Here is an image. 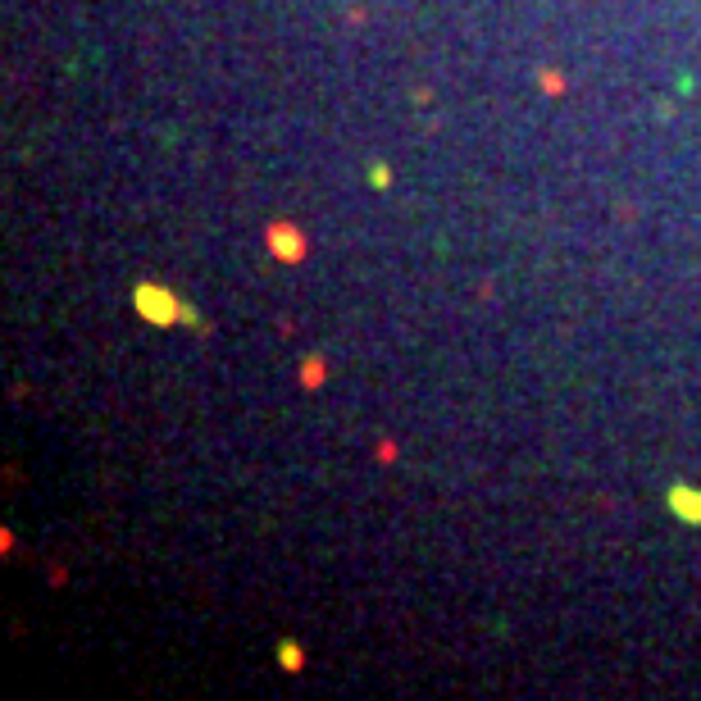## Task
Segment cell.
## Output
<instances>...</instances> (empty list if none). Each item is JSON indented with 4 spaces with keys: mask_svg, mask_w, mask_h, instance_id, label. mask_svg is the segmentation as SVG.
Wrapping results in <instances>:
<instances>
[{
    "mask_svg": "<svg viewBox=\"0 0 701 701\" xmlns=\"http://www.w3.org/2000/svg\"><path fill=\"white\" fill-rule=\"evenodd\" d=\"M370 183H374V187H388V183H392V173H388L383 164H374V173H370Z\"/></svg>",
    "mask_w": 701,
    "mask_h": 701,
    "instance_id": "ba28073f",
    "label": "cell"
},
{
    "mask_svg": "<svg viewBox=\"0 0 701 701\" xmlns=\"http://www.w3.org/2000/svg\"><path fill=\"white\" fill-rule=\"evenodd\" d=\"M264 237H269V255L282 260V264H301V260L310 255V242H305V232H301L291 219H273Z\"/></svg>",
    "mask_w": 701,
    "mask_h": 701,
    "instance_id": "7a4b0ae2",
    "label": "cell"
},
{
    "mask_svg": "<svg viewBox=\"0 0 701 701\" xmlns=\"http://www.w3.org/2000/svg\"><path fill=\"white\" fill-rule=\"evenodd\" d=\"M669 510L683 515V519H692V524H701V492L696 488H674L669 492Z\"/></svg>",
    "mask_w": 701,
    "mask_h": 701,
    "instance_id": "3957f363",
    "label": "cell"
},
{
    "mask_svg": "<svg viewBox=\"0 0 701 701\" xmlns=\"http://www.w3.org/2000/svg\"><path fill=\"white\" fill-rule=\"evenodd\" d=\"M133 305H137V314H142L146 323H155V328H169V323L187 319V305H183L164 282H142V287L133 291Z\"/></svg>",
    "mask_w": 701,
    "mask_h": 701,
    "instance_id": "6da1fadb",
    "label": "cell"
},
{
    "mask_svg": "<svg viewBox=\"0 0 701 701\" xmlns=\"http://www.w3.org/2000/svg\"><path fill=\"white\" fill-rule=\"evenodd\" d=\"M374 451H379V460H383V465H392V460H397V442H379Z\"/></svg>",
    "mask_w": 701,
    "mask_h": 701,
    "instance_id": "52a82bcc",
    "label": "cell"
},
{
    "mask_svg": "<svg viewBox=\"0 0 701 701\" xmlns=\"http://www.w3.org/2000/svg\"><path fill=\"white\" fill-rule=\"evenodd\" d=\"M278 665H282L287 674H301V669H305V651H301L296 642H282V647H278Z\"/></svg>",
    "mask_w": 701,
    "mask_h": 701,
    "instance_id": "5b68a950",
    "label": "cell"
},
{
    "mask_svg": "<svg viewBox=\"0 0 701 701\" xmlns=\"http://www.w3.org/2000/svg\"><path fill=\"white\" fill-rule=\"evenodd\" d=\"M542 87H547V92H551V96H560V92H565V78H560V74H551V69H547V74H542Z\"/></svg>",
    "mask_w": 701,
    "mask_h": 701,
    "instance_id": "8992f818",
    "label": "cell"
},
{
    "mask_svg": "<svg viewBox=\"0 0 701 701\" xmlns=\"http://www.w3.org/2000/svg\"><path fill=\"white\" fill-rule=\"evenodd\" d=\"M323 379H328V365H323L319 356H310V360L301 365V388H310V392H319V388H323Z\"/></svg>",
    "mask_w": 701,
    "mask_h": 701,
    "instance_id": "277c9868",
    "label": "cell"
}]
</instances>
